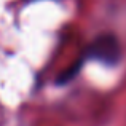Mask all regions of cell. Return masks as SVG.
Returning <instances> with one entry per match:
<instances>
[{
    "instance_id": "6da1fadb",
    "label": "cell",
    "mask_w": 126,
    "mask_h": 126,
    "mask_svg": "<svg viewBox=\"0 0 126 126\" xmlns=\"http://www.w3.org/2000/svg\"><path fill=\"white\" fill-rule=\"evenodd\" d=\"M88 61H99L105 65H117L121 59V46L117 37L112 34H104L96 37L85 49L83 58Z\"/></svg>"
}]
</instances>
